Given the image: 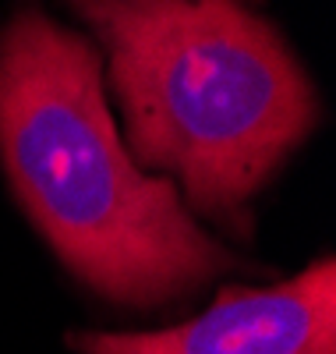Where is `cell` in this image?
Wrapping results in <instances>:
<instances>
[{"label":"cell","mask_w":336,"mask_h":354,"mask_svg":"<svg viewBox=\"0 0 336 354\" xmlns=\"http://www.w3.org/2000/svg\"><path fill=\"white\" fill-rule=\"evenodd\" d=\"M0 156L53 252L110 301L167 305L234 270L120 142L100 50L43 15H18L0 39Z\"/></svg>","instance_id":"1"},{"label":"cell","mask_w":336,"mask_h":354,"mask_svg":"<svg viewBox=\"0 0 336 354\" xmlns=\"http://www.w3.org/2000/svg\"><path fill=\"white\" fill-rule=\"evenodd\" d=\"M333 259L280 287H223L202 315L156 333H78L82 354H336Z\"/></svg>","instance_id":"3"},{"label":"cell","mask_w":336,"mask_h":354,"mask_svg":"<svg viewBox=\"0 0 336 354\" xmlns=\"http://www.w3.org/2000/svg\"><path fill=\"white\" fill-rule=\"evenodd\" d=\"M71 11L110 53L131 160L174 174L209 216L237 220L319 117L287 43L241 0H71Z\"/></svg>","instance_id":"2"}]
</instances>
